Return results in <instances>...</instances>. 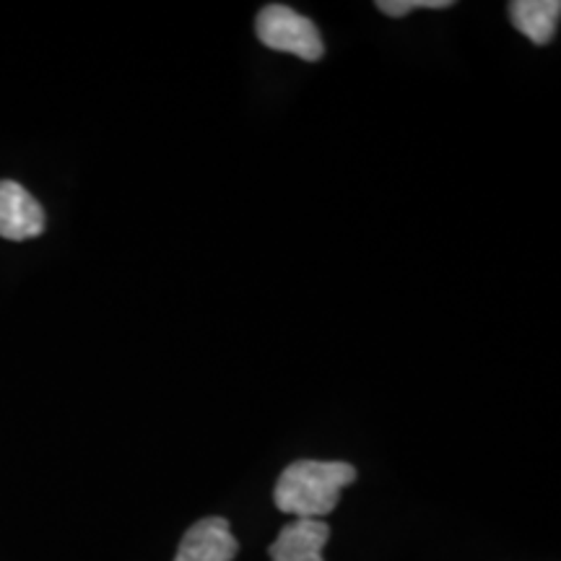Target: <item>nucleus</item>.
<instances>
[{
    "mask_svg": "<svg viewBox=\"0 0 561 561\" xmlns=\"http://www.w3.org/2000/svg\"><path fill=\"white\" fill-rule=\"evenodd\" d=\"M356 481V468L339 460H297L280 473L273 502L297 520H322Z\"/></svg>",
    "mask_w": 561,
    "mask_h": 561,
    "instance_id": "nucleus-1",
    "label": "nucleus"
},
{
    "mask_svg": "<svg viewBox=\"0 0 561 561\" xmlns=\"http://www.w3.org/2000/svg\"><path fill=\"white\" fill-rule=\"evenodd\" d=\"M255 34L271 50L297 55L307 62L320 60L325 55V45H322L314 21L291 11L289 5H265L255 19Z\"/></svg>",
    "mask_w": 561,
    "mask_h": 561,
    "instance_id": "nucleus-2",
    "label": "nucleus"
},
{
    "mask_svg": "<svg viewBox=\"0 0 561 561\" xmlns=\"http://www.w3.org/2000/svg\"><path fill=\"white\" fill-rule=\"evenodd\" d=\"M45 210L19 182H0V237L11 242L34 240L45 231Z\"/></svg>",
    "mask_w": 561,
    "mask_h": 561,
    "instance_id": "nucleus-3",
    "label": "nucleus"
},
{
    "mask_svg": "<svg viewBox=\"0 0 561 561\" xmlns=\"http://www.w3.org/2000/svg\"><path fill=\"white\" fill-rule=\"evenodd\" d=\"M237 551H240V543L231 533L229 520L206 517L185 533L174 561H234Z\"/></svg>",
    "mask_w": 561,
    "mask_h": 561,
    "instance_id": "nucleus-4",
    "label": "nucleus"
},
{
    "mask_svg": "<svg viewBox=\"0 0 561 561\" xmlns=\"http://www.w3.org/2000/svg\"><path fill=\"white\" fill-rule=\"evenodd\" d=\"M331 528L322 520H294L278 533L271 543V561H325V549Z\"/></svg>",
    "mask_w": 561,
    "mask_h": 561,
    "instance_id": "nucleus-5",
    "label": "nucleus"
},
{
    "mask_svg": "<svg viewBox=\"0 0 561 561\" xmlns=\"http://www.w3.org/2000/svg\"><path fill=\"white\" fill-rule=\"evenodd\" d=\"M559 16V0H515V3H510L512 24L536 45H549L557 37Z\"/></svg>",
    "mask_w": 561,
    "mask_h": 561,
    "instance_id": "nucleus-6",
    "label": "nucleus"
},
{
    "mask_svg": "<svg viewBox=\"0 0 561 561\" xmlns=\"http://www.w3.org/2000/svg\"><path fill=\"white\" fill-rule=\"evenodd\" d=\"M453 0H380L377 9H380L385 16L401 19L409 16L411 11L416 9H450Z\"/></svg>",
    "mask_w": 561,
    "mask_h": 561,
    "instance_id": "nucleus-7",
    "label": "nucleus"
}]
</instances>
